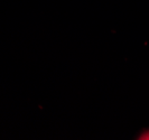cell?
<instances>
[{"label": "cell", "instance_id": "cell-1", "mask_svg": "<svg viewBox=\"0 0 149 140\" xmlns=\"http://www.w3.org/2000/svg\"><path fill=\"white\" fill-rule=\"evenodd\" d=\"M138 139L140 140H149V130L147 131H145V132H142L140 136H139V138Z\"/></svg>", "mask_w": 149, "mask_h": 140}]
</instances>
